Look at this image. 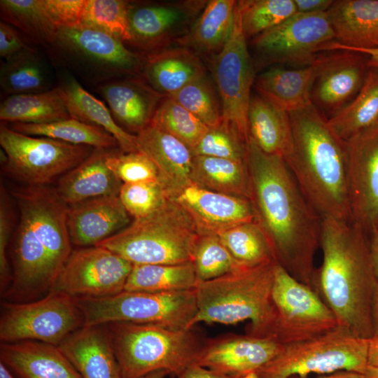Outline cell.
Listing matches in <instances>:
<instances>
[{"instance_id":"obj_1","label":"cell","mask_w":378,"mask_h":378,"mask_svg":"<svg viewBox=\"0 0 378 378\" xmlns=\"http://www.w3.org/2000/svg\"><path fill=\"white\" fill-rule=\"evenodd\" d=\"M246 165L250 200L275 261L312 287L322 218L304 195L282 156L264 153L249 139Z\"/></svg>"},{"instance_id":"obj_2","label":"cell","mask_w":378,"mask_h":378,"mask_svg":"<svg viewBox=\"0 0 378 378\" xmlns=\"http://www.w3.org/2000/svg\"><path fill=\"white\" fill-rule=\"evenodd\" d=\"M323 260L315 268L312 288L335 316L338 325L356 336L374 335L372 301L378 281L372 266L369 236L351 222L322 218Z\"/></svg>"},{"instance_id":"obj_3","label":"cell","mask_w":378,"mask_h":378,"mask_svg":"<svg viewBox=\"0 0 378 378\" xmlns=\"http://www.w3.org/2000/svg\"><path fill=\"white\" fill-rule=\"evenodd\" d=\"M289 116L293 146L284 158L302 192L322 218L350 222L346 143L312 104Z\"/></svg>"},{"instance_id":"obj_4","label":"cell","mask_w":378,"mask_h":378,"mask_svg":"<svg viewBox=\"0 0 378 378\" xmlns=\"http://www.w3.org/2000/svg\"><path fill=\"white\" fill-rule=\"evenodd\" d=\"M275 263L245 267L212 280L198 281L195 288L197 311L191 328L199 323L234 325L249 321L247 335L270 338Z\"/></svg>"},{"instance_id":"obj_5","label":"cell","mask_w":378,"mask_h":378,"mask_svg":"<svg viewBox=\"0 0 378 378\" xmlns=\"http://www.w3.org/2000/svg\"><path fill=\"white\" fill-rule=\"evenodd\" d=\"M200 231L185 209L169 194L152 214L134 219L96 246L133 265L192 262Z\"/></svg>"},{"instance_id":"obj_6","label":"cell","mask_w":378,"mask_h":378,"mask_svg":"<svg viewBox=\"0 0 378 378\" xmlns=\"http://www.w3.org/2000/svg\"><path fill=\"white\" fill-rule=\"evenodd\" d=\"M105 326L122 378H141L160 370L176 376L187 366L195 363L205 342L194 328L174 330L129 322Z\"/></svg>"},{"instance_id":"obj_7","label":"cell","mask_w":378,"mask_h":378,"mask_svg":"<svg viewBox=\"0 0 378 378\" xmlns=\"http://www.w3.org/2000/svg\"><path fill=\"white\" fill-rule=\"evenodd\" d=\"M75 300L88 326L129 322L190 329L197 311L195 289L167 293L123 290L110 296Z\"/></svg>"},{"instance_id":"obj_8","label":"cell","mask_w":378,"mask_h":378,"mask_svg":"<svg viewBox=\"0 0 378 378\" xmlns=\"http://www.w3.org/2000/svg\"><path fill=\"white\" fill-rule=\"evenodd\" d=\"M368 339L338 325L321 335L284 345L279 354L256 372L258 378H301L310 373L337 371L363 373L368 365Z\"/></svg>"},{"instance_id":"obj_9","label":"cell","mask_w":378,"mask_h":378,"mask_svg":"<svg viewBox=\"0 0 378 378\" xmlns=\"http://www.w3.org/2000/svg\"><path fill=\"white\" fill-rule=\"evenodd\" d=\"M0 145L7 160L4 170L28 186H43L63 176L94 150L84 145L24 134L3 123Z\"/></svg>"},{"instance_id":"obj_10","label":"cell","mask_w":378,"mask_h":378,"mask_svg":"<svg viewBox=\"0 0 378 378\" xmlns=\"http://www.w3.org/2000/svg\"><path fill=\"white\" fill-rule=\"evenodd\" d=\"M272 300L274 323L270 338L282 345L314 338L338 326L335 316L318 293L276 262Z\"/></svg>"},{"instance_id":"obj_11","label":"cell","mask_w":378,"mask_h":378,"mask_svg":"<svg viewBox=\"0 0 378 378\" xmlns=\"http://www.w3.org/2000/svg\"><path fill=\"white\" fill-rule=\"evenodd\" d=\"M84 326L75 298L49 292L36 301L4 302L0 340L1 343L32 340L59 346Z\"/></svg>"},{"instance_id":"obj_12","label":"cell","mask_w":378,"mask_h":378,"mask_svg":"<svg viewBox=\"0 0 378 378\" xmlns=\"http://www.w3.org/2000/svg\"><path fill=\"white\" fill-rule=\"evenodd\" d=\"M51 45L71 67L102 83L133 74L141 64L142 58L122 41L83 24L60 28Z\"/></svg>"},{"instance_id":"obj_13","label":"cell","mask_w":378,"mask_h":378,"mask_svg":"<svg viewBox=\"0 0 378 378\" xmlns=\"http://www.w3.org/2000/svg\"><path fill=\"white\" fill-rule=\"evenodd\" d=\"M246 38L237 1L233 29L215 57L212 71L221 100L223 122L235 129L248 144V111L254 72Z\"/></svg>"},{"instance_id":"obj_14","label":"cell","mask_w":378,"mask_h":378,"mask_svg":"<svg viewBox=\"0 0 378 378\" xmlns=\"http://www.w3.org/2000/svg\"><path fill=\"white\" fill-rule=\"evenodd\" d=\"M133 264L100 246L72 251L49 292L73 298H101L125 290Z\"/></svg>"},{"instance_id":"obj_15","label":"cell","mask_w":378,"mask_h":378,"mask_svg":"<svg viewBox=\"0 0 378 378\" xmlns=\"http://www.w3.org/2000/svg\"><path fill=\"white\" fill-rule=\"evenodd\" d=\"M335 36L326 12L296 13L256 36L253 44L269 62L309 66Z\"/></svg>"},{"instance_id":"obj_16","label":"cell","mask_w":378,"mask_h":378,"mask_svg":"<svg viewBox=\"0 0 378 378\" xmlns=\"http://www.w3.org/2000/svg\"><path fill=\"white\" fill-rule=\"evenodd\" d=\"M311 101L327 120L358 94L370 70L368 56L358 52L337 50L318 54Z\"/></svg>"},{"instance_id":"obj_17","label":"cell","mask_w":378,"mask_h":378,"mask_svg":"<svg viewBox=\"0 0 378 378\" xmlns=\"http://www.w3.org/2000/svg\"><path fill=\"white\" fill-rule=\"evenodd\" d=\"M346 143L350 222L370 236L378 230V124Z\"/></svg>"},{"instance_id":"obj_18","label":"cell","mask_w":378,"mask_h":378,"mask_svg":"<svg viewBox=\"0 0 378 378\" xmlns=\"http://www.w3.org/2000/svg\"><path fill=\"white\" fill-rule=\"evenodd\" d=\"M12 194L43 245L56 279L72 252L66 223L68 205L55 189L46 186H27Z\"/></svg>"},{"instance_id":"obj_19","label":"cell","mask_w":378,"mask_h":378,"mask_svg":"<svg viewBox=\"0 0 378 378\" xmlns=\"http://www.w3.org/2000/svg\"><path fill=\"white\" fill-rule=\"evenodd\" d=\"M169 193L188 213L200 234H216L256 220L248 198L226 195L190 183Z\"/></svg>"},{"instance_id":"obj_20","label":"cell","mask_w":378,"mask_h":378,"mask_svg":"<svg viewBox=\"0 0 378 378\" xmlns=\"http://www.w3.org/2000/svg\"><path fill=\"white\" fill-rule=\"evenodd\" d=\"M283 346L269 337L228 334L205 340L195 364L220 372L245 375L269 363Z\"/></svg>"},{"instance_id":"obj_21","label":"cell","mask_w":378,"mask_h":378,"mask_svg":"<svg viewBox=\"0 0 378 378\" xmlns=\"http://www.w3.org/2000/svg\"><path fill=\"white\" fill-rule=\"evenodd\" d=\"M12 250V280L5 293L16 299H29L50 290L55 275L46 249L23 213Z\"/></svg>"},{"instance_id":"obj_22","label":"cell","mask_w":378,"mask_h":378,"mask_svg":"<svg viewBox=\"0 0 378 378\" xmlns=\"http://www.w3.org/2000/svg\"><path fill=\"white\" fill-rule=\"evenodd\" d=\"M118 195L96 197L68 206L66 223L71 243L96 246L130 223Z\"/></svg>"},{"instance_id":"obj_23","label":"cell","mask_w":378,"mask_h":378,"mask_svg":"<svg viewBox=\"0 0 378 378\" xmlns=\"http://www.w3.org/2000/svg\"><path fill=\"white\" fill-rule=\"evenodd\" d=\"M326 13L335 41L321 52L378 48V0L334 1Z\"/></svg>"},{"instance_id":"obj_24","label":"cell","mask_w":378,"mask_h":378,"mask_svg":"<svg viewBox=\"0 0 378 378\" xmlns=\"http://www.w3.org/2000/svg\"><path fill=\"white\" fill-rule=\"evenodd\" d=\"M97 91L117 124L136 134L150 125L162 97L152 87L134 78L101 83Z\"/></svg>"},{"instance_id":"obj_25","label":"cell","mask_w":378,"mask_h":378,"mask_svg":"<svg viewBox=\"0 0 378 378\" xmlns=\"http://www.w3.org/2000/svg\"><path fill=\"white\" fill-rule=\"evenodd\" d=\"M82 378H122L107 328L83 327L58 346Z\"/></svg>"},{"instance_id":"obj_26","label":"cell","mask_w":378,"mask_h":378,"mask_svg":"<svg viewBox=\"0 0 378 378\" xmlns=\"http://www.w3.org/2000/svg\"><path fill=\"white\" fill-rule=\"evenodd\" d=\"M0 360L19 378H82L58 346L41 342L1 343Z\"/></svg>"},{"instance_id":"obj_27","label":"cell","mask_w":378,"mask_h":378,"mask_svg":"<svg viewBox=\"0 0 378 378\" xmlns=\"http://www.w3.org/2000/svg\"><path fill=\"white\" fill-rule=\"evenodd\" d=\"M110 151L94 148L89 157L58 180L55 190L66 205L118 195L122 183L107 165Z\"/></svg>"},{"instance_id":"obj_28","label":"cell","mask_w":378,"mask_h":378,"mask_svg":"<svg viewBox=\"0 0 378 378\" xmlns=\"http://www.w3.org/2000/svg\"><path fill=\"white\" fill-rule=\"evenodd\" d=\"M136 136L138 151L154 163L169 192L191 182L193 156L186 144L150 124Z\"/></svg>"},{"instance_id":"obj_29","label":"cell","mask_w":378,"mask_h":378,"mask_svg":"<svg viewBox=\"0 0 378 378\" xmlns=\"http://www.w3.org/2000/svg\"><path fill=\"white\" fill-rule=\"evenodd\" d=\"M315 74L314 63L295 69L276 67L262 73L254 82L259 95L289 113L312 104Z\"/></svg>"},{"instance_id":"obj_30","label":"cell","mask_w":378,"mask_h":378,"mask_svg":"<svg viewBox=\"0 0 378 378\" xmlns=\"http://www.w3.org/2000/svg\"><path fill=\"white\" fill-rule=\"evenodd\" d=\"M248 125L249 139L264 153L285 158L291 150L289 113L259 94L251 97Z\"/></svg>"},{"instance_id":"obj_31","label":"cell","mask_w":378,"mask_h":378,"mask_svg":"<svg viewBox=\"0 0 378 378\" xmlns=\"http://www.w3.org/2000/svg\"><path fill=\"white\" fill-rule=\"evenodd\" d=\"M57 88L71 118L104 129L115 139L125 153L138 151L136 134L120 127L108 108L76 79L68 77Z\"/></svg>"},{"instance_id":"obj_32","label":"cell","mask_w":378,"mask_h":378,"mask_svg":"<svg viewBox=\"0 0 378 378\" xmlns=\"http://www.w3.org/2000/svg\"><path fill=\"white\" fill-rule=\"evenodd\" d=\"M144 69L152 88L167 97L205 75L199 58L182 48L148 55Z\"/></svg>"},{"instance_id":"obj_33","label":"cell","mask_w":378,"mask_h":378,"mask_svg":"<svg viewBox=\"0 0 378 378\" xmlns=\"http://www.w3.org/2000/svg\"><path fill=\"white\" fill-rule=\"evenodd\" d=\"M190 181L211 191L249 200L251 197L246 162L203 155L193 156Z\"/></svg>"},{"instance_id":"obj_34","label":"cell","mask_w":378,"mask_h":378,"mask_svg":"<svg viewBox=\"0 0 378 378\" xmlns=\"http://www.w3.org/2000/svg\"><path fill=\"white\" fill-rule=\"evenodd\" d=\"M71 118L57 88L8 96L0 104V120L10 123L47 124Z\"/></svg>"},{"instance_id":"obj_35","label":"cell","mask_w":378,"mask_h":378,"mask_svg":"<svg viewBox=\"0 0 378 378\" xmlns=\"http://www.w3.org/2000/svg\"><path fill=\"white\" fill-rule=\"evenodd\" d=\"M327 122L331 130L345 142L378 124V70L370 68L356 97Z\"/></svg>"},{"instance_id":"obj_36","label":"cell","mask_w":378,"mask_h":378,"mask_svg":"<svg viewBox=\"0 0 378 378\" xmlns=\"http://www.w3.org/2000/svg\"><path fill=\"white\" fill-rule=\"evenodd\" d=\"M198 283L192 263L133 265L125 290L167 293L194 290Z\"/></svg>"},{"instance_id":"obj_37","label":"cell","mask_w":378,"mask_h":378,"mask_svg":"<svg viewBox=\"0 0 378 378\" xmlns=\"http://www.w3.org/2000/svg\"><path fill=\"white\" fill-rule=\"evenodd\" d=\"M51 84L47 65L30 47L1 65V88L8 96L45 92Z\"/></svg>"},{"instance_id":"obj_38","label":"cell","mask_w":378,"mask_h":378,"mask_svg":"<svg viewBox=\"0 0 378 378\" xmlns=\"http://www.w3.org/2000/svg\"><path fill=\"white\" fill-rule=\"evenodd\" d=\"M9 127L24 134L48 137L94 148L111 149L118 146L115 139L104 129L71 118L39 125L15 122L10 123Z\"/></svg>"},{"instance_id":"obj_39","label":"cell","mask_w":378,"mask_h":378,"mask_svg":"<svg viewBox=\"0 0 378 378\" xmlns=\"http://www.w3.org/2000/svg\"><path fill=\"white\" fill-rule=\"evenodd\" d=\"M2 21L41 43L52 44L59 28L48 14L43 0H1Z\"/></svg>"},{"instance_id":"obj_40","label":"cell","mask_w":378,"mask_h":378,"mask_svg":"<svg viewBox=\"0 0 378 378\" xmlns=\"http://www.w3.org/2000/svg\"><path fill=\"white\" fill-rule=\"evenodd\" d=\"M217 235L233 257L245 266L256 267L275 261L267 238L256 220L232 227Z\"/></svg>"},{"instance_id":"obj_41","label":"cell","mask_w":378,"mask_h":378,"mask_svg":"<svg viewBox=\"0 0 378 378\" xmlns=\"http://www.w3.org/2000/svg\"><path fill=\"white\" fill-rule=\"evenodd\" d=\"M236 4L234 0L210 1L192 30L193 43L204 50H220L233 29Z\"/></svg>"},{"instance_id":"obj_42","label":"cell","mask_w":378,"mask_h":378,"mask_svg":"<svg viewBox=\"0 0 378 378\" xmlns=\"http://www.w3.org/2000/svg\"><path fill=\"white\" fill-rule=\"evenodd\" d=\"M183 16L181 9L173 6L130 8L129 24L131 43L141 46L155 44L180 23Z\"/></svg>"},{"instance_id":"obj_43","label":"cell","mask_w":378,"mask_h":378,"mask_svg":"<svg viewBox=\"0 0 378 378\" xmlns=\"http://www.w3.org/2000/svg\"><path fill=\"white\" fill-rule=\"evenodd\" d=\"M192 263L198 281L212 280L243 267L216 234H200L193 251Z\"/></svg>"},{"instance_id":"obj_44","label":"cell","mask_w":378,"mask_h":378,"mask_svg":"<svg viewBox=\"0 0 378 378\" xmlns=\"http://www.w3.org/2000/svg\"><path fill=\"white\" fill-rule=\"evenodd\" d=\"M150 124L176 137L190 150L209 130L201 120L169 97L160 102Z\"/></svg>"},{"instance_id":"obj_45","label":"cell","mask_w":378,"mask_h":378,"mask_svg":"<svg viewBox=\"0 0 378 378\" xmlns=\"http://www.w3.org/2000/svg\"><path fill=\"white\" fill-rule=\"evenodd\" d=\"M237 2L246 37L256 36L297 13L293 0H248Z\"/></svg>"},{"instance_id":"obj_46","label":"cell","mask_w":378,"mask_h":378,"mask_svg":"<svg viewBox=\"0 0 378 378\" xmlns=\"http://www.w3.org/2000/svg\"><path fill=\"white\" fill-rule=\"evenodd\" d=\"M130 4L122 0H88L83 22L123 41L131 42Z\"/></svg>"},{"instance_id":"obj_47","label":"cell","mask_w":378,"mask_h":378,"mask_svg":"<svg viewBox=\"0 0 378 378\" xmlns=\"http://www.w3.org/2000/svg\"><path fill=\"white\" fill-rule=\"evenodd\" d=\"M192 113L209 128L220 125L222 111L214 90L205 75L169 96Z\"/></svg>"},{"instance_id":"obj_48","label":"cell","mask_w":378,"mask_h":378,"mask_svg":"<svg viewBox=\"0 0 378 378\" xmlns=\"http://www.w3.org/2000/svg\"><path fill=\"white\" fill-rule=\"evenodd\" d=\"M190 151L192 156L203 155L246 162L247 143L235 129L222 121L218 126L209 128Z\"/></svg>"},{"instance_id":"obj_49","label":"cell","mask_w":378,"mask_h":378,"mask_svg":"<svg viewBox=\"0 0 378 378\" xmlns=\"http://www.w3.org/2000/svg\"><path fill=\"white\" fill-rule=\"evenodd\" d=\"M169 194L163 183L139 182L122 183L118 197L128 214L138 219L155 211Z\"/></svg>"},{"instance_id":"obj_50","label":"cell","mask_w":378,"mask_h":378,"mask_svg":"<svg viewBox=\"0 0 378 378\" xmlns=\"http://www.w3.org/2000/svg\"><path fill=\"white\" fill-rule=\"evenodd\" d=\"M106 163L122 183L139 182L164 183L154 163L139 151L130 153L110 151Z\"/></svg>"},{"instance_id":"obj_51","label":"cell","mask_w":378,"mask_h":378,"mask_svg":"<svg viewBox=\"0 0 378 378\" xmlns=\"http://www.w3.org/2000/svg\"><path fill=\"white\" fill-rule=\"evenodd\" d=\"M0 197V287L5 293L8 289L12 272L7 258V248L12 229V214L7 193L1 186Z\"/></svg>"},{"instance_id":"obj_52","label":"cell","mask_w":378,"mask_h":378,"mask_svg":"<svg viewBox=\"0 0 378 378\" xmlns=\"http://www.w3.org/2000/svg\"><path fill=\"white\" fill-rule=\"evenodd\" d=\"M88 0H43L45 7L59 28L72 27L83 22Z\"/></svg>"},{"instance_id":"obj_53","label":"cell","mask_w":378,"mask_h":378,"mask_svg":"<svg viewBox=\"0 0 378 378\" xmlns=\"http://www.w3.org/2000/svg\"><path fill=\"white\" fill-rule=\"evenodd\" d=\"M29 46L24 42L13 26L1 20L0 22V55L7 59Z\"/></svg>"},{"instance_id":"obj_54","label":"cell","mask_w":378,"mask_h":378,"mask_svg":"<svg viewBox=\"0 0 378 378\" xmlns=\"http://www.w3.org/2000/svg\"><path fill=\"white\" fill-rule=\"evenodd\" d=\"M177 378H243L242 374H231L215 371L193 363L176 375Z\"/></svg>"},{"instance_id":"obj_55","label":"cell","mask_w":378,"mask_h":378,"mask_svg":"<svg viewBox=\"0 0 378 378\" xmlns=\"http://www.w3.org/2000/svg\"><path fill=\"white\" fill-rule=\"evenodd\" d=\"M297 13H312L326 12L334 1L332 0H293Z\"/></svg>"},{"instance_id":"obj_56","label":"cell","mask_w":378,"mask_h":378,"mask_svg":"<svg viewBox=\"0 0 378 378\" xmlns=\"http://www.w3.org/2000/svg\"><path fill=\"white\" fill-rule=\"evenodd\" d=\"M369 239L370 251L375 276L378 280V230L370 235Z\"/></svg>"},{"instance_id":"obj_57","label":"cell","mask_w":378,"mask_h":378,"mask_svg":"<svg viewBox=\"0 0 378 378\" xmlns=\"http://www.w3.org/2000/svg\"><path fill=\"white\" fill-rule=\"evenodd\" d=\"M368 365L378 368V335L368 339Z\"/></svg>"},{"instance_id":"obj_58","label":"cell","mask_w":378,"mask_h":378,"mask_svg":"<svg viewBox=\"0 0 378 378\" xmlns=\"http://www.w3.org/2000/svg\"><path fill=\"white\" fill-rule=\"evenodd\" d=\"M371 313L374 335H378V281L372 296Z\"/></svg>"},{"instance_id":"obj_59","label":"cell","mask_w":378,"mask_h":378,"mask_svg":"<svg viewBox=\"0 0 378 378\" xmlns=\"http://www.w3.org/2000/svg\"><path fill=\"white\" fill-rule=\"evenodd\" d=\"M351 51L363 53L368 56V63L370 69L378 70V48L374 49H352Z\"/></svg>"},{"instance_id":"obj_60","label":"cell","mask_w":378,"mask_h":378,"mask_svg":"<svg viewBox=\"0 0 378 378\" xmlns=\"http://www.w3.org/2000/svg\"><path fill=\"white\" fill-rule=\"evenodd\" d=\"M320 378H365V377L362 373L343 370Z\"/></svg>"},{"instance_id":"obj_61","label":"cell","mask_w":378,"mask_h":378,"mask_svg":"<svg viewBox=\"0 0 378 378\" xmlns=\"http://www.w3.org/2000/svg\"><path fill=\"white\" fill-rule=\"evenodd\" d=\"M169 374H172L167 370H160L152 372L144 376L141 378H165Z\"/></svg>"},{"instance_id":"obj_62","label":"cell","mask_w":378,"mask_h":378,"mask_svg":"<svg viewBox=\"0 0 378 378\" xmlns=\"http://www.w3.org/2000/svg\"><path fill=\"white\" fill-rule=\"evenodd\" d=\"M363 374L365 378H378V368L368 365Z\"/></svg>"},{"instance_id":"obj_63","label":"cell","mask_w":378,"mask_h":378,"mask_svg":"<svg viewBox=\"0 0 378 378\" xmlns=\"http://www.w3.org/2000/svg\"><path fill=\"white\" fill-rule=\"evenodd\" d=\"M0 378H14L10 370L0 361Z\"/></svg>"},{"instance_id":"obj_64","label":"cell","mask_w":378,"mask_h":378,"mask_svg":"<svg viewBox=\"0 0 378 378\" xmlns=\"http://www.w3.org/2000/svg\"><path fill=\"white\" fill-rule=\"evenodd\" d=\"M243 378H258L256 372H251L244 375Z\"/></svg>"}]
</instances>
